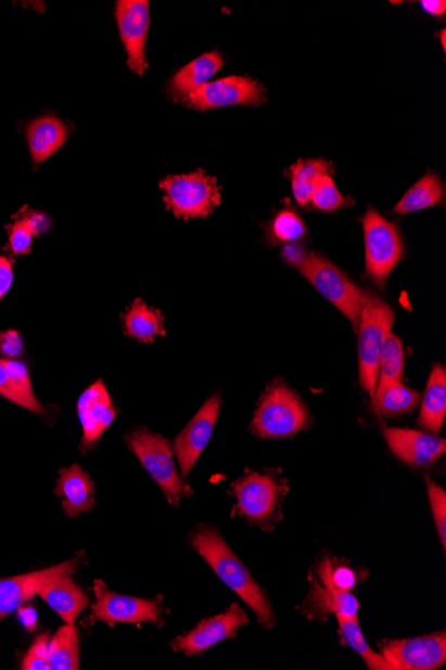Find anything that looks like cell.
<instances>
[{"label":"cell","mask_w":446,"mask_h":670,"mask_svg":"<svg viewBox=\"0 0 446 670\" xmlns=\"http://www.w3.org/2000/svg\"><path fill=\"white\" fill-rule=\"evenodd\" d=\"M443 199L444 185L442 180L434 173H428L404 195L403 200L396 205L395 212L399 215H408V213L437 205Z\"/></svg>","instance_id":"26"},{"label":"cell","mask_w":446,"mask_h":670,"mask_svg":"<svg viewBox=\"0 0 446 670\" xmlns=\"http://www.w3.org/2000/svg\"><path fill=\"white\" fill-rule=\"evenodd\" d=\"M224 66L221 54L217 51L206 53L196 58L189 65L184 66L176 75L170 83V91L174 98L183 101L190 92L199 90L202 86L211 83V79Z\"/></svg>","instance_id":"21"},{"label":"cell","mask_w":446,"mask_h":670,"mask_svg":"<svg viewBox=\"0 0 446 670\" xmlns=\"http://www.w3.org/2000/svg\"><path fill=\"white\" fill-rule=\"evenodd\" d=\"M49 667L54 670L78 669V631L74 625L62 627L50 641Z\"/></svg>","instance_id":"27"},{"label":"cell","mask_w":446,"mask_h":670,"mask_svg":"<svg viewBox=\"0 0 446 670\" xmlns=\"http://www.w3.org/2000/svg\"><path fill=\"white\" fill-rule=\"evenodd\" d=\"M442 42L445 48V30L442 31Z\"/></svg>","instance_id":"43"},{"label":"cell","mask_w":446,"mask_h":670,"mask_svg":"<svg viewBox=\"0 0 446 670\" xmlns=\"http://www.w3.org/2000/svg\"><path fill=\"white\" fill-rule=\"evenodd\" d=\"M332 577L335 585L344 589V591L349 592V589L355 586V576L349 569H339L335 573L332 571Z\"/></svg>","instance_id":"39"},{"label":"cell","mask_w":446,"mask_h":670,"mask_svg":"<svg viewBox=\"0 0 446 670\" xmlns=\"http://www.w3.org/2000/svg\"><path fill=\"white\" fill-rule=\"evenodd\" d=\"M0 395H3L8 401L17 404V406H22L23 408H27L28 412L43 414L44 408L42 404L38 402V399L35 395H28L25 391L21 389L20 385L16 384V381L8 369L4 366L3 359H0Z\"/></svg>","instance_id":"31"},{"label":"cell","mask_w":446,"mask_h":670,"mask_svg":"<svg viewBox=\"0 0 446 670\" xmlns=\"http://www.w3.org/2000/svg\"><path fill=\"white\" fill-rule=\"evenodd\" d=\"M191 544L212 566L225 585H228L251 606L260 625L265 628L273 625L275 615L269 599L217 531L206 528L195 531L191 536Z\"/></svg>","instance_id":"1"},{"label":"cell","mask_w":446,"mask_h":670,"mask_svg":"<svg viewBox=\"0 0 446 670\" xmlns=\"http://www.w3.org/2000/svg\"><path fill=\"white\" fill-rule=\"evenodd\" d=\"M276 239L281 241H297L303 239L306 228L303 219L294 212L283 211L275 219L271 227Z\"/></svg>","instance_id":"33"},{"label":"cell","mask_w":446,"mask_h":670,"mask_svg":"<svg viewBox=\"0 0 446 670\" xmlns=\"http://www.w3.org/2000/svg\"><path fill=\"white\" fill-rule=\"evenodd\" d=\"M26 136L33 161L40 164L63 147L67 127L54 115H44L27 126Z\"/></svg>","instance_id":"20"},{"label":"cell","mask_w":446,"mask_h":670,"mask_svg":"<svg viewBox=\"0 0 446 670\" xmlns=\"http://www.w3.org/2000/svg\"><path fill=\"white\" fill-rule=\"evenodd\" d=\"M247 622L245 611L240 608L239 604H233L225 614L206 618L194 631L174 640L171 648L176 652H183L187 656L200 655L224 640L235 637L237 631Z\"/></svg>","instance_id":"13"},{"label":"cell","mask_w":446,"mask_h":670,"mask_svg":"<svg viewBox=\"0 0 446 670\" xmlns=\"http://www.w3.org/2000/svg\"><path fill=\"white\" fill-rule=\"evenodd\" d=\"M310 424L309 413L300 396L281 383L270 385L257 408L252 429L263 438H286Z\"/></svg>","instance_id":"3"},{"label":"cell","mask_w":446,"mask_h":670,"mask_svg":"<svg viewBox=\"0 0 446 670\" xmlns=\"http://www.w3.org/2000/svg\"><path fill=\"white\" fill-rule=\"evenodd\" d=\"M340 623L341 639L344 640L346 645L358 653L362 657V660L367 662L369 669L391 670L393 667L385 660L384 657L378 655L367 643L361 632L360 625H358V618H344L337 617Z\"/></svg>","instance_id":"28"},{"label":"cell","mask_w":446,"mask_h":670,"mask_svg":"<svg viewBox=\"0 0 446 670\" xmlns=\"http://www.w3.org/2000/svg\"><path fill=\"white\" fill-rule=\"evenodd\" d=\"M160 188L165 192L167 207L178 218H204L221 204L216 178L204 170L166 177Z\"/></svg>","instance_id":"5"},{"label":"cell","mask_w":446,"mask_h":670,"mask_svg":"<svg viewBox=\"0 0 446 670\" xmlns=\"http://www.w3.org/2000/svg\"><path fill=\"white\" fill-rule=\"evenodd\" d=\"M127 444L164 491L169 504L177 506L179 501L193 493L178 476L170 442L166 438L139 429L127 437Z\"/></svg>","instance_id":"4"},{"label":"cell","mask_w":446,"mask_h":670,"mask_svg":"<svg viewBox=\"0 0 446 670\" xmlns=\"http://www.w3.org/2000/svg\"><path fill=\"white\" fill-rule=\"evenodd\" d=\"M97 603L92 605L90 621L115 623L160 622L158 601L120 596L107 591L100 580L94 583Z\"/></svg>","instance_id":"11"},{"label":"cell","mask_w":446,"mask_h":670,"mask_svg":"<svg viewBox=\"0 0 446 670\" xmlns=\"http://www.w3.org/2000/svg\"><path fill=\"white\" fill-rule=\"evenodd\" d=\"M367 275L379 288H385L387 277L404 257V244L396 224L387 222L378 211L369 210L362 219Z\"/></svg>","instance_id":"7"},{"label":"cell","mask_w":446,"mask_h":670,"mask_svg":"<svg viewBox=\"0 0 446 670\" xmlns=\"http://www.w3.org/2000/svg\"><path fill=\"white\" fill-rule=\"evenodd\" d=\"M393 453L410 466L426 467L445 454L444 439L408 429H384Z\"/></svg>","instance_id":"16"},{"label":"cell","mask_w":446,"mask_h":670,"mask_svg":"<svg viewBox=\"0 0 446 670\" xmlns=\"http://www.w3.org/2000/svg\"><path fill=\"white\" fill-rule=\"evenodd\" d=\"M233 491L237 498V514L263 528H268V524L278 517L282 495L285 494V488L275 477L251 471L233 483Z\"/></svg>","instance_id":"8"},{"label":"cell","mask_w":446,"mask_h":670,"mask_svg":"<svg viewBox=\"0 0 446 670\" xmlns=\"http://www.w3.org/2000/svg\"><path fill=\"white\" fill-rule=\"evenodd\" d=\"M115 16L127 53V65L132 72L143 75L148 68L144 48L150 26V3L146 0H119Z\"/></svg>","instance_id":"12"},{"label":"cell","mask_w":446,"mask_h":670,"mask_svg":"<svg viewBox=\"0 0 446 670\" xmlns=\"http://www.w3.org/2000/svg\"><path fill=\"white\" fill-rule=\"evenodd\" d=\"M404 371V349L402 340L396 334L391 333L387 337L384 344V349L381 352L380 359V384L384 387L386 384L396 383L402 381Z\"/></svg>","instance_id":"30"},{"label":"cell","mask_w":446,"mask_h":670,"mask_svg":"<svg viewBox=\"0 0 446 670\" xmlns=\"http://www.w3.org/2000/svg\"><path fill=\"white\" fill-rule=\"evenodd\" d=\"M78 414L84 427V444L90 446L102 437L115 418V408L103 381H97L79 397Z\"/></svg>","instance_id":"17"},{"label":"cell","mask_w":446,"mask_h":670,"mask_svg":"<svg viewBox=\"0 0 446 670\" xmlns=\"http://www.w3.org/2000/svg\"><path fill=\"white\" fill-rule=\"evenodd\" d=\"M35 236L28 216L16 219L10 229V246L15 254H26L31 251Z\"/></svg>","instance_id":"36"},{"label":"cell","mask_w":446,"mask_h":670,"mask_svg":"<svg viewBox=\"0 0 446 670\" xmlns=\"http://www.w3.org/2000/svg\"><path fill=\"white\" fill-rule=\"evenodd\" d=\"M395 312L384 300L364 291L360 320H358V354L360 379L365 390L373 396L379 379L381 352L392 333Z\"/></svg>","instance_id":"2"},{"label":"cell","mask_w":446,"mask_h":670,"mask_svg":"<svg viewBox=\"0 0 446 670\" xmlns=\"http://www.w3.org/2000/svg\"><path fill=\"white\" fill-rule=\"evenodd\" d=\"M38 596L42 597L67 625H74L75 620L89 604V598L75 585L69 576H60L49 581L40 587Z\"/></svg>","instance_id":"19"},{"label":"cell","mask_w":446,"mask_h":670,"mask_svg":"<svg viewBox=\"0 0 446 670\" xmlns=\"http://www.w3.org/2000/svg\"><path fill=\"white\" fill-rule=\"evenodd\" d=\"M446 415V371L436 366L428 381L424 401L420 413V425L431 432H439Z\"/></svg>","instance_id":"22"},{"label":"cell","mask_w":446,"mask_h":670,"mask_svg":"<svg viewBox=\"0 0 446 670\" xmlns=\"http://www.w3.org/2000/svg\"><path fill=\"white\" fill-rule=\"evenodd\" d=\"M50 634H40L22 662L23 670H46L49 667Z\"/></svg>","instance_id":"35"},{"label":"cell","mask_w":446,"mask_h":670,"mask_svg":"<svg viewBox=\"0 0 446 670\" xmlns=\"http://www.w3.org/2000/svg\"><path fill=\"white\" fill-rule=\"evenodd\" d=\"M422 9L434 16H442L446 11V3L444 0H422Z\"/></svg>","instance_id":"42"},{"label":"cell","mask_w":446,"mask_h":670,"mask_svg":"<svg viewBox=\"0 0 446 670\" xmlns=\"http://www.w3.org/2000/svg\"><path fill=\"white\" fill-rule=\"evenodd\" d=\"M77 561H68L50 569L0 580V620L15 614L28 601L37 596L40 587L60 576H72L77 570Z\"/></svg>","instance_id":"15"},{"label":"cell","mask_w":446,"mask_h":670,"mask_svg":"<svg viewBox=\"0 0 446 670\" xmlns=\"http://www.w3.org/2000/svg\"><path fill=\"white\" fill-rule=\"evenodd\" d=\"M20 620L26 627L28 632H34L37 628V614L33 608H22L20 610Z\"/></svg>","instance_id":"41"},{"label":"cell","mask_w":446,"mask_h":670,"mask_svg":"<svg viewBox=\"0 0 446 670\" xmlns=\"http://www.w3.org/2000/svg\"><path fill=\"white\" fill-rule=\"evenodd\" d=\"M298 270L308 279L317 291L334 304L357 328L360 320L364 291L327 258L316 253L306 254Z\"/></svg>","instance_id":"6"},{"label":"cell","mask_w":446,"mask_h":670,"mask_svg":"<svg viewBox=\"0 0 446 670\" xmlns=\"http://www.w3.org/2000/svg\"><path fill=\"white\" fill-rule=\"evenodd\" d=\"M318 570H320L321 580L323 581V585H326L329 604L332 606L335 615L344 618H357L360 604H358L357 598L352 596L349 592L335 585L332 577V564H330L329 559H326Z\"/></svg>","instance_id":"29"},{"label":"cell","mask_w":446,"mask_h":670,"mask_svg":"<svg viewBox=\"0 0 446 670\" xmlns=\"http://www.w3.org/2000/svg\"><path fill=\"white\" fill-rule=\"evenodd\" d=\"M124 319L126 333L141 342L152 343L155 337L166 333L161 312L150 308L141 299L130 305Z\"/></svg>","instance_id":"23"},{"label":"cell","mask_w":446,"mask_h":670,"mask_svg":"<svg viewBox=\"0 0 446 670\" xmlns=\"http://www.w3.org/2000/svg\"><path fill=\"white\" fill-rule=\"evenodd\" d=\"M428 494H430L434 521H436L443 547L446 546V494L445 491L426 478Z\"/></svg>","instance_id":"34"},{"label":"cell","mask_w":446,"mask_h":670,"mask_svg":"<svg viewBox=\"0 0 446 670\" xmlns=\"http://www.w3.org/2000/svg\"><path fill=\"white\" fill-rule=\"evenodd\" d=\"M311 202L317 210L333 212L345 204V198L339 192L332 177L322 176L316 185L315 192H313Z\"/></svg>","instance_id":"32"},{"label":"cell","mask_w":446,"mask_h":670,"mask_svg":"<svg viewBox=\"0 0 446 670\" xmlns=\"http://www.w3.org/2000/svg\"><path fill=\"white\" fill-rule=\"evenodd\" d=\"M382 657L393 669L434 670L446 661V635L444 632L422 637L381 641Z\"/></svg>","instance_id":"9"},{"label":"cell","mask_w":446,"mask_h":670,"mask_svg":"<svg viewBox=\"0 0 446 670\" xmlns=\"http://www.w3.org/2000/svg\"><path fill=\"white\" fill-rule=\"evenodd\" d=\"M0 350H2V354L8 357L20 355L23 350L20 333L15 331L0 333Z\"/></svg>","instance_id":"37"},{"label":"cell","mask_w":446,"mask_h":670,"mask_svg":"<svg viewBox=\"0 0 446 670\" xmlns=\"http://www.w3.org/2000/svg\"><path fill=\"white\" fill-rule=\"evenodd\" d=\"M283 256H285L288 263H291L298 268L300 264L304 262L306 253L303 248L298 245H288L285 246V250H283Z\"/></svg>","instance_id":"40"},{"label":"cell","mask_w":446,"mask_h":670,"mask_svg":"<svg viewBox=\"0 0 446 670\" xmlns=\"http://www.w3.org/2000/svg\"><path fill=\"white\" fill-rule=\"evenodd\" d=\"M13 263L9 258L0 256V299L10 291L13 286Z\"/></svg>","instance_id":"38"},{"label":"cell","mask_w":446,"mask_h":670,"mask_svg":"<svg viewBox=\"0 0 446 670\" xmlns=\"http://www.w3.org/2000/svg\"><path fill=\"white\" fill-rule=\"evenodd\" d=\"M266 91L258 80L249 77H228L202 86L190 92L182 101L196 110L234 105H259L265 102Z\"/></svg>","instance_id":"10"},{"label":"cell","mask_w":446,"mask_h":670,"mask_svg":"<svg viewBox=\"0 0 446 670\" xmlns=\"http://www.w3.org/2000/svg\"><path fill=\"white\" fill-rule=\"evenodd\" d=\"M419 401L420 394L404 385L402 381H396L374 391L373 409L381 417H393L412 412Z\"/></svg>","instance_id":"24"},{"label":"cell","mask_w":446,"mask_h":670,"mask_svg":"<svg viewBox=\"0 0 446 670\" xmlns=\"http://www.w3.org/2000/svg\"><path fill=\"white\" fill-rule=\"evenodd\" d=\"M94 483L89 473L80 469L79 465H73L68 469H62L55 494L63 496V510L69 518L78 517L80 513L91 510L95 504Z\"/></svg>","instance_id":"18"},{"label":"cell","mask_w":446,"mask_h":670,"mask_svg":"<svg viewBox=\"0 0 446 670\" xmlns=\"http://www.w3.org/2000/svg\"><path fill=\"white\" fill-rule=\"evenodd\" d=\"M219 408H221V397L214 395L208 399L199 414L191 419L187 429L174 441V453L177 455L183 477H187L190 470L193 469L196 459L200 458L208 441H211Z\"/></svg>","instance_id":"14"},{"label":"cell","mask_w":446,"mask_h":670,"mask_svg":"<svg viewBox=\"0 0 446 670\" xmlns=\"http://www.w3.org/2000/svg\"><path fill=\"white\" fill-rule=\"evenodd\" d=\"M332 164L323 160H300L291 167L292 187L300 205H308L316 185L322 176H330Z\"/></svg>","instance_id":"25"}]
</instances>
